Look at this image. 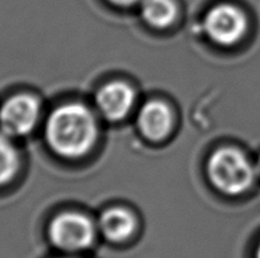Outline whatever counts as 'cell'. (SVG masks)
Instances as JSON below:
<instances>
[{
  "label": "cell",
  "mask_w": 260,
  "mask_h": 258,
  "mask_svg": "<svg viewBox=\"0 0 260 258\" xmlns=\"http://www.w3.org/2000/svg\"><path fill=\"white\" fill-rule=\"evenodd\" d=\"M18 152L7 134H0V185L9 182L17 174Z\"/></svg>",
  "instance_id": "10"
},
{
  "label": "cell",
  "mask_w": 260,
  "mask_h": 258,
  "mask_svg": "<svg viewBox=\"0 0 260 258\" xmlns=\"http://www.w3.org/2000/svg\"><path fill=\"white\" fill-rule=\"evenodd\" d=\"M208 176L216 189L226 195H240L253 185L255 168L245 154L236 148L223 147L208 161Z\"/></svg>",
  "instance_id": "2"
},
{
  "label": "cell",
  "mask_w": 260,
  "mask_h": 258,
  "mask_svg": "<svg viewBox=\"0 0 260 258\" xmlns=\"http://www.w3.org/2000/svg\"><path fill=\"white\" fill-rule=\"evenodd\" d=\"M50 239L55 247L68 252L86 249L95 239L91 220L78 212H63L51 222Z\"/></svg>",
  "instance_id": "3"
},
{
  "label": "cell",
  "mask_w": 260,
  "mask_h": 258,
  "mask_svg": "<svg viewBox=\"0 0 260 258\" xmlns=\"http://www.w3.org/2000/svg\"><path fill=\"white\" fill-rule=\"evenodd\" d=\"M135 91L124 82H112L103 86L96 94V105L106 119L117 121L131 111L135 104Z\"/></svg>",
  "instance_id": "6"
},
{
  "label": "cell",
  "mask_w": 260,
  "mask_h": 258,
  "mask_svg": "<svg viewBox=\"0 0 260 258\" xmlns=\"http://www.w3.org/2000/svg\"><path fill=\"white\" fill-rule=\"evenodd\" d=\"M205 28L208 37L221 46L240 42L248 29L245 14L231 4H220L206 15Z\"/></svg>",
  "instance_id": "4"
},
{
  "label": "cell",
  "mask_w": 260,
  "mask_h": 258,
  "mask_svg": "<svg viewBox=\"0 0 260 258\" xmlns=\"http://www.w3.org/2000/svg\"><path fill=\"white\" fill-rule=\"evenodd\" d=\"M141 15L155 28H167L177 18V5L173 0H142Z\"/></svg>",
  "instance_id": "9"
},
{
  "label": "cell",
  "mask_w": 260,
  "mask_h": 258,
  "mask_svg": "<svg viewBox=\"0 0 260 258\" xmlns=\"http://www.w3.org/2000/svg\"><path fill=\"white\" fill-rule=\"evenodd\" d=\"M256 172L260 175V159H259V163H258V167H256Z\"/></svg>",
  "instance_id": "12"
},
{
  "label": "cell",
  "mask_w": 260,
  "mask_h": 258,
  "mask_svg": "<svg viewBox=\"0 0 260 258\" xmlns=\"http://www.w3.org/2000/svg\"><path fill=\"white\" fill-rule=\"evenodd\" d=\"M109 2H112L113 4L121 5V7H128V5H132L135 4V3H137L139 0H109Z\"/></svg>",
  "instance_id": "11"
},
{
  "label": "cell",
  "mask_w": 260,
  "mask_h": 258,
  "mask_svg": "<svg viewBox=\"0 0 260 258\" xmlns=\"http://www.w3.org/2000/svg\"><path fill=\"white\" fill-rule=\"evenodd\" d=\"M256 258H260V245L258 248V252H256Z\"/></svg>",
  "instance_id": "13"
},
{
  "label": "cell",
  "mask_w": 260,
  "mask_h": 258,
  "mask_svg": "<svg viewBox=\"0 0 260 258\" xmlns=\"http://www.w3.org/2000/svg\"><path fill=\"white\" fill-rule=\"evenodd\" d=\"M96 121L93 113L81 104H68L52 111L46 125V138L53 152L78 158L93 148L96 141Z\"/></svg>",
  "instance_id": "1"
},
{
  "label": "cell",
  "mask_w": 260,
  "mask_h": 258,
  "mask_svg": "<svg viewBox=\"0 0 260 258\" xmlns=\"http://www.w3.org/2000/svg\"><path fill=\"white\" fill-rule=\"evenodd\" d=\"M137 121L144 136L151 141H160L165 138L172 129L173 114L167 104L152 100L142 106Z\"/></svg>",
  "instance_id": "7"
},
{
  "label": "cell",
  "mask_w": 260,
  "mask_h": 258,
  "mask_svg": "<svg viewBox=\"0 0 260 258\" xmlns=\"http://www.w3.org/2000/svg\"><path fill=\"white\" fill-rule=\"evenodd\" d=\"M99 229L107 239L112 242H123L136 230V219L128 210L112 207L101 215Z\"/></svg>",
  "instance_id": "8"
},
{
  "label": "cell",
  "mask_w": 260,
  "mask_h": 258,
  "mask_svg": "<svg viewBox=\"0 0 260 258\" xmlns=\"http://www.w3.org/2000/svg\"><path fill=\"white\" fill-rule=\"evenodd\" d=\"M38 116L37 99L30 95L13 96L0 109V126L7 136H24L35 128Z\"/></svg>",
  "instance_id": "5"
}]
</instances>
